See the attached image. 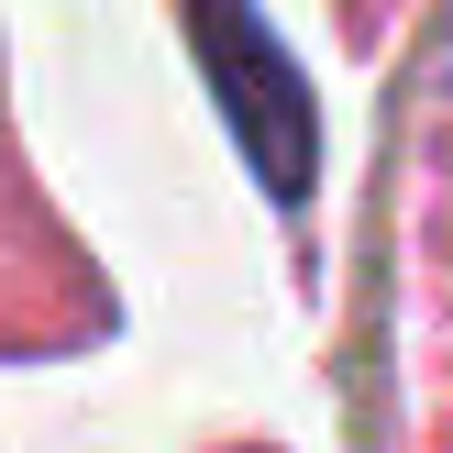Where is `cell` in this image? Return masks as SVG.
I'll return each instance as SVG.
<instances>
[{"mask_svg": "<svg viewBox=\"0 0 453 453\" xmlns=\"http://www.w3.org/2000/svg\"><path fill=\"white\" fill-rule=\"evenodd\" d=\"M199 56L221 66V100H233V122H243V144H255L265 188L299 199V188H310V155H321V133H310V100H299L288 44L265 34V22H243V12H199Z\"/></svg>", "mask_w": 453, "mask_h": 453, "instance_id": "6da1fadb", "label": "cell"}]
</instances>
